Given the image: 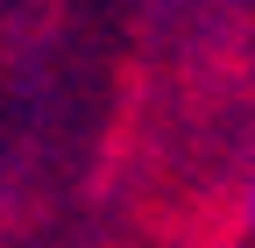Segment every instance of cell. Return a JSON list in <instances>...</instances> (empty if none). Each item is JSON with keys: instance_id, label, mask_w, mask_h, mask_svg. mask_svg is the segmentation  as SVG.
Instances as JSON below:
<instances>
[{"instance_id": "1", "label": "cell", "mask_w": 255, "mask_h": 248, "mask_svg": "<svg viewBox=\"0 0 255 248\" xmlns=\"http://www.w3.org/2000/svg\"><path fill=\"white\" fill-rule=\"evenodd\" d=\"M248 206H255V199H248Z\"/></svg>"}]
</instances>
